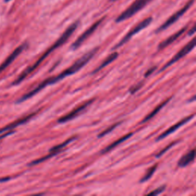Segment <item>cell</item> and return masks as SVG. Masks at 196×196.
<instances>
[{
    "label": "cell",
    "mask_w": 196,
    "mask_h": 196,
    "mask_svg": "<svg viewBox=\"0 0 196 196\" xmlns=\"http://www.w3.org/2000/svg\"><path fill=\"white\" fill-rule=\"evenodd\" d=\"M97 51H98V48H95L92 49L91 51H90L87 52L86 54H84L81 58L77 59V61H75L73 65H71V66H70L69 67H67V69H65V71H63L62 72H61L58 75L53 76V77H48V78L44 80V81H43L42 82H41L35 88H34V89L32 90L31 91L28 92V93H25L24 96H22V97H21L20 99L17 101V103H21V102H23V101L29 99V98H31L32 97H33V96H34L35 94H37L39 92H40V91H41L43 88L46 87L47 86L54 84L57 83V82H58V81L63 80V79L65 78L66 77L71 76V75L74 74H75L78 71H80V70H81L84 65H87V63L90 61V60L96 55V53L97 52Z\"/></svg>",
    "instance_id": "1"
},
{
    "label": "cell",
    "mask_w": 196,
    "mask_h": 196,
    "mask_svg": "<svg viewBox=\"0 0 196 196\" xmlns=\"http://www.w3.org/2000/svg\"><path fill=\"white\" fill-rule=\"evenodd\" d=\"M78 24H79L78 22H76L73 23L71 25H70V26L65 30V32L63 33L61 36H60V38H59V39H58V40H57L56 41H55V42L54 43V44H53V45H51V46L39 59H38V60H37L36 62L34 63V65L30 66V67H28L27 69H25L22 73L18 76V78L13 82V84L15 85L21 83L23 80H25V78L28 75L30 74L32 71H34L37 67H39V65L43 62V61H44L46 58H48V57L49 56L50 54H51V53H52L54 51L56 50L57 48H58L59 47L62 46V45H64L69 39H70V37L71 36V34L74 32V31L77 29V26H78Z\"/></svg>",
    "instance_id": "2"
},
{
    "label": "cell",
    "mask_w": 196,
    "mask_h": 196,
    "mask_svg": "<svg viewBox=\"0 0 196 196\" xmlns=\"http://www.w3.org/2000/svg\"><path fill=\"white\" fill-rule=\"evenodd\" d=\"M151 0H136L131 6L128 7L124 12H122L121 14L116 18V22H121L128 18H131L136 13H137L142 8H143Z\"/></svg>",
    "instance_id": "3"
},
{
    "label": "cell",
    "mask_w": 196,
    "mask_h": 196,
    "mask_svg": "<svg viewBox=\"0 0 196 196\" xmlns=\"http://www.w3.org/2000/svg\"><path fill=\"white\" fill-rule=\"evenodd\" d=\"M152 18L150 17V18H145L144 20L142 21L141 22H140L139 24L136 25L133 28H132L131 30L129 31V32L126 34L125 36L123 37L121 40L119 41V43H117V44L116 45V46L113 48V49L119 48H120L121 46L125 45L126 43H127V41H129V40L131 39V38L133 36V35H135L136 34H137L138 32H140V31H142L143 29H144L145 28L149 26L150 25V23L152 22Z\"/></svg>",
    "instance_id": "4"
},
{
    "label": "cell",
    "mask_w": 196,
    "mask_h": 196,
    "mask_svg": "<svg viewBox=\"0 0 196 196\" xmlns=\"http://www.w3.org/2000/svg\"><path fill=\"white\" fill-rule=\"evenodd\" d=\"M195 39H193L191 41L187 43V45H185V46L183 47V48H182L177 54H176V55H175L171 60H169L168 62L166 63V65H164L163 67L160 69L159 72H162V71H165L166 69H167L169 67H170L171 65H174L175 63L177 62L178 60H180V59L182 58H184L187 54H188L190 51H192V49L195 48Z\"/></svg>",
    "instance_id": "5"
},
{
    "label": "cell",
    "mask_w": 196,
    "mask_h": 196,
    "mask_svg": "<svg viewBox=\"0 0 196 196\" xmlns=\"http://www.w3.org/2000/svg\"><path fill=\"white\" fill-rule=\"evenodd\" d=\"M194 2V0H191L190 2H188L185 6L183 7L182 8H181L180 10H178V12H176L175 14H173L172 16L169 18L167 20L163 23V24L161 25L159 28H157V30H156V32L159 33L160 32H162V31L166 30V28H168L169 27L171 26L172 25H173L174 23L176 22V21H178V19H179L181 17L184 15V13H185L186 11L188 10L189 7H191V6L192 5V3Z\"/></svg>",
    "instance_id": "6"
},
{
    "label": "cell",
    "mask_w": 196,
    "mask_h": 196,
    "mask_svg": "<svg viewBox=\"0 0 196 196\" xmlns=\"http://www.w3.org/2000/svg\"><path fill=\"white\" fill-rule=\"evenodd\" d=\"M103 18H100L99 21L96 22L93 25H91V26L88 29H87V30L85 31L83 34H81V35H80V36L77 38V40L75 41L71 45V48L72 49V50H76V49L78 48L79 47L81 46V45H82L84 42L85 41L87 40V39H88L90 36H91V34H93V33L95 32L96 29H97V28L100 26V25L101 22H103Z\"/></svg>",
    "instance_id": "7"
},
{
    "label": "cell",
    "mask_w": 196,
    "mask_h": 196,
    "mask_svg": "<svg viewBox=\"0 0 196 196\" xmlns=\"http://www.w3.org/2000/svg\"><path fill=\"white\" fill-rule=\"evenodd\" d=\"M94 100H95V99L89 100L88 101H87V102H85L84 103H83L82 105L76 107V108L74 109L73 110H71L70 113H68L67 114H66V115L63 116V117H61V118H59V119H58V123H67V122L70 121L71 119H73L74 118L77 117L80 113H82L87 107H89Z\"/></svg>",
    "instance_id": "8"
},
{
    "label": "cell",
    "mask_w": 196,
    "mask_h": 196,
    "mask_svg": "<svg viewBox=\"0 0 196 196\" xmlns=\"http://www.w3.org/2000/svg\"><path fill=\"white\" fill-rule=\"evenodd\" d=\"M194 116H195L194 114H192V115H191V116H188V117H186L184 118V119H182V120L178 121V123H176V124H174V125L172 126L171 127L169 128L167 130H166L164 133H162L161 135L159 136L156 138V141H159V140H162V139H164V138L167 137L169 135H170V134L174 133V132H176V130L179 129L181 126H182L185 125V123H188L189 120H191L192 118L194 117Z\"/></svg>",
    "instance_id": "9"
},
{
    "label": "cell",
    "mask_w": 196,
    "mask_h": 196,
    "mask_svg": "<svg viewBox=\"0 0 196 196\" xmlns=\"http://www.w3.org/2000/svg\"><path fill=\"white\" fill-rule=\"evenodd\" d=\"M26 46H27L26 44H23V45L18 46V48H17L15 49V50L9 56H8L4 61H3V63H2V65H0V73H1L2 71H4L6 67H8V66H9V65L12 64V61H14L15 59L17 57L20 55L21 53L22 52L23 50L26 48Z\"/></svg>",
    "instance_id": "10"
},
{
    "label": "cell",
    "mask_w": 196,
    "mask_h": 196,
    "mask_svg": "<svg viewBox=\"0 0 196 196\" xmlns=\"http://www.w3.org/2000/svg\"><path fill=\"white\" fill-rule=\"evenodd\" d=\"M35 113H31L29 115L26 116V117H25L23 118H21V119H18L16 121L12 123L11 124H9V125H7L6 126H5V127L0 129V134L4 133L6 132L10 131V130H12V129H15V128L17 127V126H18L22 125V124H24V123H25L26 122H28L29 119H32V118L35 115Z\"/></svg>",
    "instance_id": "11"
},
{
    "label": "cell",
    "mask_w": 196,
    "mask_h": 196,
    "mask_svg": "<svg viewBox=\"0 0 196 196\" xmlns=\"http://www.w3.org/2000/svg\"><path fill=\"white\" fill-rule=\"evenodd\" d=\"M186 30H187V27H184V28H182V29H180L179 31H178L177 32H176L175 34H173L172 35L169 37L168 39H166V40H164L163 41H162V42L159 45V46H158V50L159 51L162 50V49H164L165 48H166V47H168L169 45H171V44L173 43L175 41L177 40V39H178Z\"/></svg>",
    "instance_id": "12"
},
{
    "label": "cell",
    "mask_w": 196,
    "mask_h": 196,
    "mask_svg": "<svg viewBox=\"0 0 196 196\" xmlns=\"http://www.w3.org/2000/svg\"><path fill=\"white\" fill-rule=\"evenodd\" d=\"M195 150H192L187 152L185 155L182 156L178 162V163H177L178 167H180V168L186 167L188 164L195 159Z\"/></svg>",
    "instance_id": "13"
},
{
    "label": "cell",
    "mask_w": 196,
    "mask_h": 196,
    "mask_svg": "<svg viewBox=\"0 0 196 196\" xmlns=\"http://www.w3.org/2000/svg\"><path fill=\"white\" fill-rule=\"evenodd\" d=\"M171 99H172V97H170V98H169L168 100H166V101H164V102H162V103H160L159 105L157 106V107H156V108H155V109H154L153 110H152V111L150 113V114H148L146 117L144 118V119H143L141 122H140V124H143V123H146L147 121L150 120L152 118H153L154 117H155V116H156V114H157V113H159V112L160 110H162V108H163V107L169 103V102Z\"/></svg>",
    "instance_id": "14"
},
{
    "label": "cell",
    "mask_w": 196,
    "mask_h": 196,
    "mask_svg": "<svg viewBox=\"0 0 196 196\" xmlns=\"http://www.w3.org/2000/svg\"><path fill=\"white\" fill-rule=\"evenodd\" d=\"M132 135H133V133L126 134L125 136H122L121 138H119V140L114 141L113 143H111L110 145H109V146H107L105 149H103V150L101 151V154H104V153H106V152H109V151H110V150H113L114 148L117 147V146H119V144H121L122 143L126 141V140H127V139H129V137H131Z\"/></svg>",
    "instance_id": "15"
},
{
    "label": "cell",
    "mask_w": 196,
    "mask_h": 196,
    "mask_svg": "<svg viewBox=\"0 0 196 196\" xmlns=\"http://www.w3.org/2000/svg\"><path fill=\"white\" fill-rule=\"evenodd\" d=\"M118 55H119V54H118V52H113V53H111L110 55H108V56L107 57V58H106L105 60L103 61V62L101 63L99 67H97V68H96L95 70H94V71L92 72V74H96L97 72L101 71L102 69L104 68L105 67H107V65H110V63L113 62V61H114L116 58H117Z\"/></svg>",
    "instance_id": "16"
},
{
    "label": "cell",
    "mask_w": 196,
    "mask_h": 196,
    "mask_svg": "<svg viewBox=\"0 0 196 196\" xmlns=\"http://www.w3.org/2000/svg\"><path fill=\"white\" fill-rule=\"evenodd\" d=\"M60 152H61V151L49 152V153L48 154L47 156H44V157L40 158V159H38L34 160L33 162H32L31 163H29V165H28V166H35V165H37V164L41 163V162H45V161H46V160L49 159L50 158H51V157H53V156H56V155H58V154Z\"/></svg>",
    "instance_id": "17"
},
{
    "label": "cell",
    "mask_w": 196,
    "mask_h": 196,
    "mask_svg": "<svg viewBox=\"0 0 196 196\" xmlns=\"http://www.w3.org/2000/svg\"><path fill=\"white\" fill-rule=\"evenodd\" d=\"M76 139H77V136H73V137L69 138L68 140H65V142H63L62 143L58 144V145H57V146H53V147L51 148L50 150H49V152L61 151L62 149H64L65 147H66V146H67L69 143H71V142L74 141V140H75Z\"/></svg>",
    "instance_id": "18"
},
{
    "label": "cell",
    "mask_w": 196,
    "mask_h": 196,
    "mask_svg": "<svg viewBox=\"0 0 196 196\" xmlns=\"http://www.w3.org/2000/svg\"><path fill=\"white\" fill-rule=\"evenodd\" d=\"M156 169H157V164L151 166V167L146 171V174H145L143 177L140 179V182H142V183H143V182H147L148 180H150V178H151L152 176V175L154 174V172H155V171L156 170Z\"/></svg>",
    "instance_id": "19"
},
{
    "label": "cell",
    "mask_w": 196,
    "mask_h": 196,
    "mask_svg": "<svg viewBox=\"0 0 196 196\" xmlns=\"http://www.w3.org/2000/svg\"><path fill=\"white\" fill-rule=\"evenodd\" d=\"M122 122H118V123H114V124H113V125L111 126H110V127L107 128L106 129H104L102 133H100L99 134V135L97 136V138H102L103 136H104L107 135L108 133H110V132H112L113 130V129H115L116 127H117L118 126H119L120 124H121Z\"/></svg>",
    "instance_id": "20"
},
{
    "label": "cell",
    "mask_w": 196,
    "mask_h": 196,
    "mask_svg": "<svg viewBox=\"0 0 196 196\" xmlns=\"http://www.w3.org/2000/svg\"><path fill=\"white\" fill-rule=\"evenodd\" d=\"M177 143H178V141H175V142H173V143H170L169 145H168V146H166V147L164 148L163 150H161V151H160L159 152V153H158L157 155H156V158H159V157H161V156H163L164 154L166 153V152L168 151V150H169L170 149H171V148L172 147V146H175V145H176V144Z\"/></svg>",
    "instance_id": "21"
},
{
    "label": "cell",
    "mask_w": 196,
    "mask_h": 196,
    "mask_svg": "<svg viewBox=\"0 0 196 196\" xmlns=\"http://www.w3.org/2000/svg\"><path fill=\"white\" fill-rule=\"evenodd\" d=\"M166 185H162L160 186V187H159V188H157L156 189H155V190H153L152 192H151L150 193H149V195H159V194H161V193H162V192L165 191V189H166Z\"/></svg>",
    "instance_id": "22"
},
{
    "label": "cell",
    "mask_w": 196,
    "mask_h": 196,
    "mask_svg": "<svg viewBox=\"0 0 196 196\" xmlns=\"http://www.w3.org/2000/svg\"><path fill=\"white\" fill-rule=\"evenodd\" d=\"M143 82H140V83L136 84L133 86V87L129 90V92L131 93V94H133V93H136V92L143 87Z\"/></svg>",
    "instance_id": "23"
},
{
    "label": "cell",
    "mask_w": 196,
    "mask_h": 196,
    "mask_svg": "<svg viewBox=\"0 0 196 196\" xmlns=\"http://www.w3.org/2000/svg\"><path fill=\"white\" fill-rule=\"evenodd\" d=\"M156 68H157V67H156V66H154V67H151V68L149 69V70H148V71L146 72V74H145V77H149V76H150L152 74H153V72L156 71Z\"/></svg>",
    "instance_id": "24"
},
{
    "label": "cell",
    "mask_w": 196,
    "mask_h": 196,
    "mask_svg": "<svg viewBox=\"0 0 196 196\" xmlns=\"http://www.w3.org/2000/svg\"><path fill=\"white\" fill-rule=\"evenodd\" d=\"M13 133H14V132H13V131H8V133H2V134H1V135H0V140H2V139H3V138L6 137V136H7L11 135V134Z\"/></svg>",
    "instance_id": "25"
},
{
    "label": "cell",
    "mask_w": 196,
    "mask_h": 196,
    "mask_svg": "<svg viewBox=\"0 0 196 196\" xmlns=\"http://www.w3.org/2000/svg\"><path fill=\"white\" fill-rule=\"evenodd\" d=\"M195 26H193L192 28V30L188 32V35H192L195 33Z\"/></svg>",
    "instance_id": "26"
},
{
    "label": "cell",
    "mask_w": 196,
    "mask_h": 196,
    "mask_svg": "<svg viewBox=\"0 0 196 196\" xmlns=\"http://www.w3.org/2000/svg\"><path fill=\"white\" fill-rule=\"evenodd\" d=\"M8 179H9L8 177H7L6 178H1V179H0V182H4V181H7V180H8Z\"/></svg>",
    "instance_id": "27"
},
{
    "label": "cell",
    "mask_w": 196,
    "mask_h": 196,
    "mask_svg": "<svg viewBox=\"0 0 196 196\" xmlns=\"http://www.w3.org/2000/svg\"><path fill=\"white\" fill-rule=\"evenodd\" d=\"M6 2H9V1H11V0H5Z\"/></svg>",
    "instance_id": "28"
},
{
    "label": "cell",
    "mask_w": 196,
    "mask_h": 196,
    "mask_svg": "<svg viewBox=\"0 0 196 196\" xmlns=\"http://www.w3.org/2000/svg\"><path fill=\"white\" fill-rule=\"evenodd\" d=\"M112 2H113V1H117V0H111Z\"/></svg>",
    "instance_id": "29"
}]
</instances>
